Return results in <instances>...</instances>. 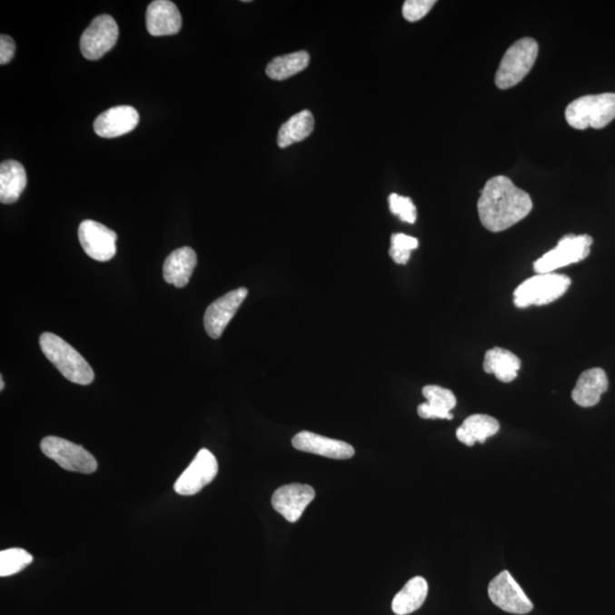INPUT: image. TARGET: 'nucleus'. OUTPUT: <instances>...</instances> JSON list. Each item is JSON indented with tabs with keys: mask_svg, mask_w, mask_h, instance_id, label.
<instances>
[{
	"mask_svg": "<svg viewBox=\"0 0 615 615\" xmlns=\"http://www.w3.org/2000/svg\"><path fill=\"white\" fill-rule=\"evenodd\" d=\"M532 200L510 178L489 179L478 202L480 222L488 231L504 232L531 213Z\"/></svg>",
	"mask_w": 615,
	"mask_h": 615,
	"instance_id": "nucleus-1",
	"label": "nucleus"
},
{
	"mask_svg": "<svg viewBox=\"0 0 615 615\" xmlns=\"http://www.w3.org/2000/svg\"><path fill=\"white\" fill-rule=\"evenodd\" d=\"M39 344L45 357L72 383L88 385L95 379L86 359L60 336L46 332L40 335Z\"/></svg>",
	"mask_w": 615,
	"mask_h": 615,
	"instance_id": "nucleus-2",
	"label": "nucleus"
},
{
	"mask_svg": "<svg viewBox=\"0 0 615 615\" xmlns=\"http://www.w3.org/2000/svg\"><path fill=\"white\" fill-rule=\"evenodd\" d=\"M565 119L572 128L601 129L615 119V94L587 95L570 103L565 110Z\"/></svg>",
	"mask_w": 615,
	"mask_h": 615,
	"instance_id": "nucleus-3",
	"label": "nucleus"
},
{
	"mask_svg": "<svg viewBox=\"0 0 615 615\" xmlns=\"http://www.w3.org/2000/svg\"><path fill=\"white\" fill-rule=\"evenodd\" d=\"M538 49V43L532 38H522L511 45L498 67L496 86L510 89L522 82L537 61Z\"/></svg>",
	"mask_w": 615,
	"mask_h": 615,
	"instance_id": "nucleus-4",
	"label": "nucleus"
},
{
	"mask_svg": "<svg viewBox=\"0 0 615 615\" xmlns=\"http://www.w3.org/2000/svg\"><path fill=\"white\" fill-rule=\"evenodd\" d=\"M570 285L571 280L560 273H538L516 287L514 304L518 308L550 304L567 293Z\"/></svg>",
	"mask_w": 615,
	"mask_h": 615,
	"instance_id": "nucleus-5",
	"label": "nucleus"
},
{
	"mask_svg": "<svg viewBox=\"0 0 615 615\" xmlns=\"http://www.w3.org/2000/svg\"><path fill=\"white\" fill-rule=\"evenodd\" d=\"M592 237L590 235H565L556 248L542 255L533 264L537 273H550L560 268L585 260L590 253Z\"/></svg>",
	"mask_w": 615,
	"mask_h": 615,
	"instance_id": "nucleus-6",
	"label": "nucleus"
},
{
	"mask_svg": "<svg viewBox=\"0 0 615 615\" xmlns=\"http://www.w3.org/2000/svg\"><path fill=\"white\" fill-rule=\"evenodd\" d=\"M42 451L70 472L92 474L98 468L95 457L79 444L58 437H46L40 443Z\"/></svg>",
	"mask_w": 615,
	"mask_h": 615,
	"instance_id": "nucleus-7",
	"label": "nucleus"
},
{
	"mask_svg": "<svg viewBox=\"0 0 615 615\" xmlns=\"http://www.w3.org/2000/svg\"><path fill=\"white\" fill-rule=\"evenodd\" d=\"M119 26L111 15L95 17L80 38V49L89 61L100 60L115 46Z\"/></svg>",
	"mask_w": 615,
	"mask_h": 615,
	"instance_id": "nucleus-8",
	"label": "nucleus"
},
{
	"mask_svg": "<svg viewBox=\"0 0 615 615\" xmlns=\"http://www.w3.org/2000/svg\"><path fill=\"white\" fill-rule=\"evenodd\" d=\"M218 461L208 449H201L190 466L174 483V491L182 496H193L208 486L217 477Z\"/></svg>",
	"mask_w": 615,
	"mask_h": 615,
	"instance_id": "nucleus-9",
	"label": "nucleus"
},
{
	"mask_svg": "<svg viewBox=\"0 0 615 615\" xmlns=\"http://www.w3.org/2000/svg\"><path fill=\"white\" fill-rule=\"evenodd\" d=\"M488 594L492 603L505 612L527 614L533 609L531 600L509 571H502L492 579Z\"/></svg>",
	"mask_w": 615,
	"mask_h": 615,
	"instance_id": "nucleus-10",
	"label": "nucleus"
},
{
	"mask_svg": "<svg viewBox=\"0 0 615 615\" xmlns=\"http://www.w3.org/2000/svg\"><path fill=\"white\" fill-rule=\"evenodd\" d=\"M79 241L84 253L96 262H110L116 254V233L104 224L84 220L80 223Z\"/></svg>",
	"mask_w": 615,
	"mask_h": 615,
	"instance_id": "nucleus-11",
	"label": "nucleus"
},
{
	"mask_svg": "<svg viewBox=\"0 0 615 615\" xmlns=\"http://www.w3.org/2000/svg\"><path fill=\"white\" fill-rule=\"evenodd\" d=\"M248 293V289L240 287V289L228 292L227 294L209 305L204 313V329L210 338L219 339L223 335L229 322L234 318Z\"/></svg>",
	"mask_w": 615,
	"mask_h": 615,
	"instance_id": "nucleus-12",
	"label": "nucleus"
},
{
	"mask_svg": "<svg viewBox=\"0 0 615 615\" xmlns=\"http://www.w3.org/2000/svg\"><path fill=\"white\" fill-rule=\"evenodd\" d=\"M315 489L308 484H286L273 492L272 505L277 513L284 516L289 522L294 523L300 520L308 505L315 500Z\"/></svg>",
	"mask_w": 615,
	"mask_h": 615,
	"instance_id": "nucleus-13",
	"label": "nucleus"
},
{
	"mask_svg": "<svg viewBox=\"0 0 615 615\" xmlns=\"http://www.w3.org/2000/svg\"><path fill=\"white\" fill-rule=\"evenodd\" d=\"M292 446L296 451L315 453V455L332 458V460H349L354 456V448L341 440L322 437L320 434L303 431L292 439Z\"/></svg>",
	"mask_w": 615,
	"mask_h": 615,
	"instance_id": "nucleus-14",
	"label": "nucleus"
},
{
	"mask_svg": "<svg viewBox=\"0 0 615 615\" xmlns=\"http://www.w3.org/2000/svg\"><path fill=\"white\" fill-rule=\"evenodd\" d=\"M139 114L133 106L120 105L112 107L98 116L94 130L103 138H116L132 133L137 127Z\"/></svg>",
	"mask_w": 615,
	"mask_h": 615,
	"instance_id": "nucleus-15",
	"label": "nucleus"
},
{
	"mask_svg": "<svg viewBox=\"0 0 615 615\" xmlns=\"http://www.w3.org/2000/svg\"><path fill=\"white\" fill-rule=\"evenodd\" d=\"M146 26L154 37L176 35L182 29V15L170 0H155L147 7Z\"/></svg>",
	"mask_w": 615,
	"mask_h": 615,
	"instance_id": "nucleus-16",
	"label": "nucleus"
},
{
	"mask_svg": "<svg viewBox=\"0 0 615 615\" xmlns=\"http://www.w3.org/2000/svg\"><path fill=\"white\" fill-rule=\"evenodd\" d=\"M197 264V255L190 246L174 250L164 264V278L168 284L183 289L190 283Z\"/></svg>",
	"mask_w": 615,
	"mask_h": 615,
	"instance_id": "nucleus-17",
	"label": "nucleus"
},
{
	"mask_svg": "<svg viewBox=\"0 0 615 615\" xmlns=\"http://www.w3.org/2000/svg\"><path fill=\"white\" fill-rule=\"evenodd\" d=\"M609 380L601 368H591L583 372L572 392L573 402L581 407H594L600 402L601 394L608 392Z\"/></svg>",
	"mask_w": 615,
	"mask_h": 615,
	"instance_id": "nucleus-18",
	"label": "nucleus"
},
{
	"mask_svg": "<svg viewBox=\"0 0 615 615\" xmlns=\"http://www.w3.org/2000/svg\"><path fill=\"white\" fill-rule=\"evenodd\" d=\"M426 402L421 403L417 412L424 420H452L451 411L456 407V397L451 390L439 385H426L423 388Z\"/></svg>",
	"mask_w": 615,
	"mask_h": 615,
	"instance_id": "nucleus-19",
	"label": "nucleus"
},
{
	"mask_svg": "<svg viewBox=\"0 0 615 615\" xmlns=\"http://www.w3.org/2000/svg\"><path fill=\"white\" fill-rule=\"evenodd\" d=\"M26 186V173L17 161H4L0 165V201L3 204L15 203Z\"/></svg>",
	"mask_w": 615,
	"mask_h": 615,
	"instance_id": "nucleus-20",
	"label": "nucleus"
},
{
	"mask_svg": "<svg viewBox=\"0 0 615 615\" xmlns=\"http://www.w3.org/2000/svg\"><path fill=\"white\" fill-rule=\"evenodd\" d=\"M501 425L491 416L477 414L468 417L456 431V437L461 443L472 447L475 442L484 443L488 438L493 437Z\"/></svg>",
	"mask_w": 615,
	"mask_h": 615,
	"instance_id": "nucleus-21",
	"label": "nucleus"
},
{
	"mask_svg": "<svg viewBox=\"0 0 615 615\" xmlns=\"http://www.w3.org/2000/svg\"><path fill=\"white\" fill-rule=\"evenodd\" d=\"M521 361L513 352L502 348H493L484 356L483 370L488 374H493L497 380L510 383L518 376Z\"/></svg>",
	"mask_w": 615,
	"mask_h": 615,
	"instance_id": "nucleus-22",
	"label": "nucleus"
},
{
	"mask_svg": "<svg viewBox=\"0 0 615 615\" xmlns=\"http://www.w3.org/2000/svg\"><path fill=\"white\" fill-rule=\"evenodd\" d=\"M429 586L423 577L411 579L392 600V610L397 615H408L419 610L428 597Z\"/></svg>",
	"mask_w": 615,
	"mask_h": 615,
	"instance_id": "nucleus-23",
	"label": "nucleus"
},
{
	"mask_svg": "<svg viewBox=\"0 0 615 615\" xmlns=\"http://www.w3.org/2000/svg\"><path fill=\"white\" fill-rule=\"evenodd\" d=\"M315 128V119L311 111L304 110L292 116L282 125L278 132L277 144L281 148L289 147L292 144L303 142L311 136Z\"/></svg>",
	"mask_w": 615,
	"mask_h": 615,
	"instance_id": "nucleus-24",
	"label": "nucleus"
},
{
	"mask_svg": "<svg viewBox=\"0 0 615 615\" xmlns=\"http://www.w3.org/2000/svg\"><path fill=\"white\" fill-rule=\"evenodd\" d=\"M309 62H311V56L307 52L287 54V55L275 57L269 62L266 74L269 78L282 82L307 69Z\"/></svg>",
	"mask_w": 615,
	"mask_h": 615,
	"instance_id": "nucleus-25",
	"label": "nucleus"
},
{
	"mask_svg": "<svg viewBox=\"0 0 615 615\" xmlns=\"http://www.w3.org/2000/svg\"><path fill=\"white\" fill-rule=\"evenodd\" d=\"M34 562V556L22 549H11L0 553V576L10 577L19 573Z\"/></svg>",
	"mask_w": 615,
	"mask_h": 615,
	"instance_id": "nucleus-26",
	"label": "nucleus"
},
{
	"mask_svg": "<svg viewBox=\"0 0 615 615\" xmlns=\"http://www.w3.org/2000/svg\"><path fill=\"white\" fill-rule=\"evenodd\" d=\"M419 248V240L398 233L392 236V248L389 250L390 257L398 264H406L411 258L412 251Z\"/></svg>",
	"mask_w": 615,
	"mask_h": 615,
	"instance_id": "nucleus-27",
	"label": "nucleus"
},
{
	"mask_svg": "<svg viewBox=\"0 0 615 615\" xmlns=\"http://www.w3.org/2000/svg\"><path fill=\"white\" fill-rule=\"evenodd\" d=\"M390 211L398 215L402 222L415 223L417 219V210L414 202L410 197L392 194L389 196Z\"/></svg>",
	"mask_w": 615,
	"mask_h": 615,
	"instance_id": "nucleus-28",
	"label": "nucleus"
},
{
	"mask_svg": "<svg viewBox=\"0 0 615 615\" xmlns=\"http://www.w3.org/2000/svg\"><path fill=\"white\" fill-rule=\"evenodd\" d=\"M435 5V0H407L402 6V15L407 21L417 22L428 15Z\"/></svg>",
	"mask_w": 615,
	"mask_h": 615,
	"instance_id": "nucleus-29",
	"label": "nucleus"
},
{
	"mask_svg": "<svg viewBox=\"0 0 615 615\" xmlns=\"http://www.w3.org/2000/svg\"><path fill=\"white\" fill-rule=\"evenodd\" d=\"M15 54V43L10 35H0V64L5 65L12 61Z\"/></svg>",
	"mask_w": 615,
	"mask_h": 615,
	"instance_id": "nucleus-30",
	"label": "nucleus"
},
{
	"mask_svg": "<svg viewBox=\"0 0 615 615\" xmlns=\"http://www.w3.org/2000/svg\"><path fill=\"white\" fill-rule=\"evenodd\" d=\"M4 387H5V383H4V379H3V376H2V377H0V390H2V392L4 390Z\"/></svg>",
	"mask_w": 615,
	"mask_h": 615,
	"instance_id": "nucleus-31",
	"label": "nucleus"
}]
</instances>
